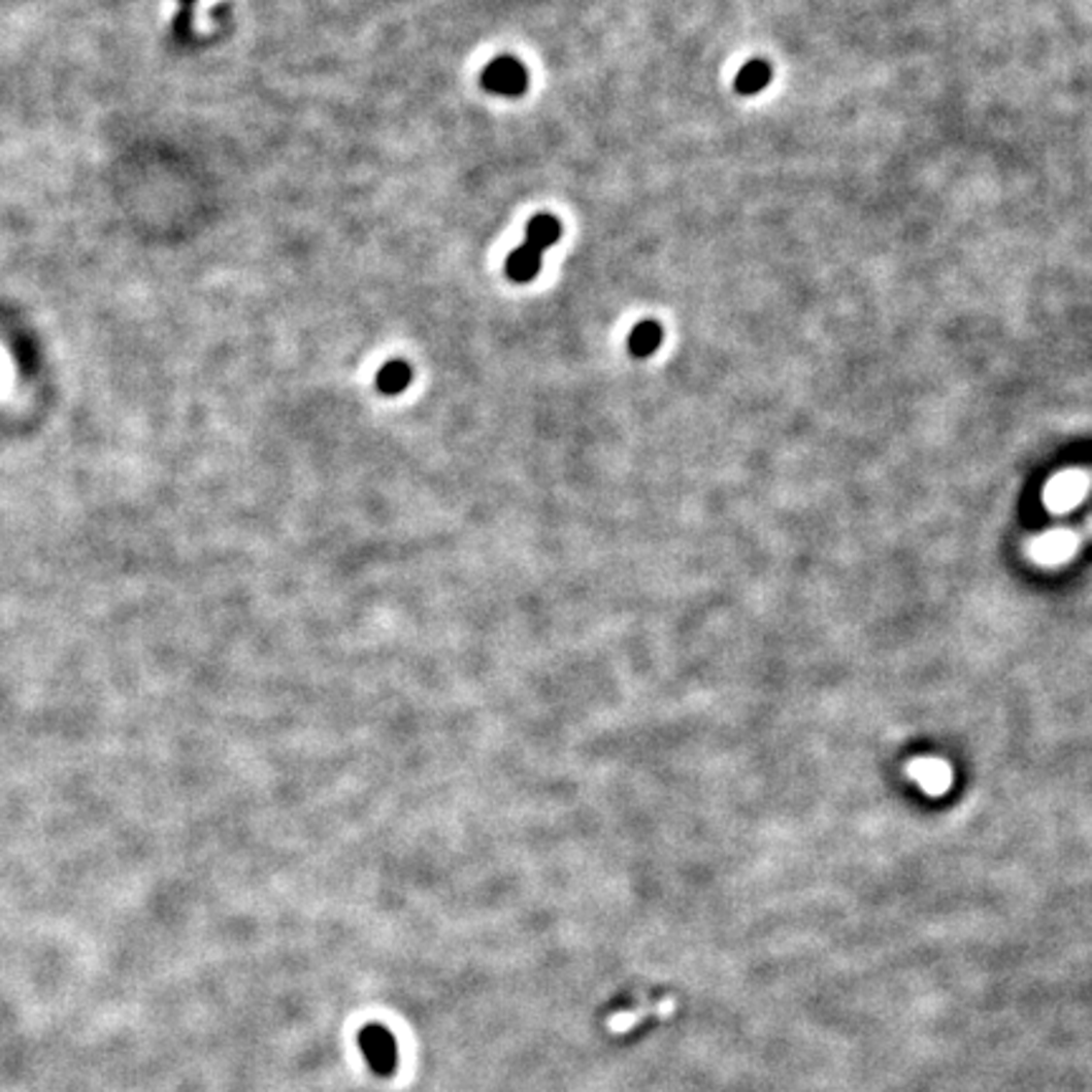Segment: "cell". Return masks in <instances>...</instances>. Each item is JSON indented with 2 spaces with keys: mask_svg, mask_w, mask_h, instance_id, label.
Wrapping results in <instances>:
<instances>
[{
  "mask_svg": "<svg viewBox=\"0 0 1092 1092\" xmlns=\"http://www.w3.org/2000/svg\"><path fill=\"white\" fill-rule=\"evenodd\" d=\"M559 235H562V223H559V218L547 216V212L534 216L529 221V226H526V240H531V243H536L544 251L557 243Z\"/></svg>",
  "mask_w": 1092,
  "mask_h": 1092,
  "instance_id": "8",
  "label": "cell"
},
{
  "mask_svg": "<svg viewBox=\"0 0 1092 1092\" xmlns=\"http://www.w3.org/2000/svg\"><path fill=\"white\" fill-rule=\"evenodd\" d=\"M541 254L544 249H539L531 240H524L506 259V276L517 284H529L541 271Z\"/></svg>",
  "mask_w": 1092,
  "mask_h": 1092,
  "instance_id": "6",
  "label": "cell"
},
{
  "mask_svg": "<svg viewBox=\"0 0 1092 1092\" xmlns=\"http://www.w3.org/2000/svg\"><path fill=\"white\" fill-rule=\"evenodd\" d=\"M1088 475L1083 470H1062L1047 484L1045 506L1052 514H1069L1083 503L1088 494Z\"/></svg>",
  "mask_w": 1092,
  "mask_h": 1092,
  "instance_id": "2",
  "label": "cell"
},
{
  "mask_svg": "<svg viewBox=\"0 0 1092 1092\" xmlns=\"http://www.w3.org/2000/svg\"><path fill=\"white\" fill-rule=\"evenodd\" d=\"M769 78H771L769 66H766L764 61H752V64H747L741 71H738L736 89L741 94H756V92H761L766 84H769Z\"/></svg>",
  "mask_w": 1092,
  "mask_h": 1092,
  "instance_id": "10",
  "label": "cell"
},
{
  "mask_svg": "<svg viewBox=\"0 0 1092 1092\" xmlns=\"http://www.w3.org/2000/svg\"><path fill=\"white\" fill-rule=\"evenodd\" d=\"M1078 534L1069 529H1052L1037 536V539L1029 544V557L1039 564V567H1062L1078 552Z\"/></svg>",
  "mask_w": 1092,
  "mask_h": 1092,
  "instance_id": "3",
  "label": "cell"
},
{
  "mask_svg": "<svg viewBox=\"0 0 1092 1092\" xmlns=\"http://www.w3.org/2000/svg\"><path fill=\"white\" fill-rule=\"evenodd\" d=\"M481 87L498 97H521L529 89V71L517 56H496L481 74Z\"/></svg>",
  "mask_w": 1092,
  "mask_h": 1092,
  "instance_id": "1",
  "label": "cell"
},
{
  "mask_svg": "<svg viewBox=\"0 0 1092 1092\" xmlns=\"http://www.w3.org/2000/svg\"><path fill=\"white\" fill-rule=\"evenodd\" d=\"M410 379H412L410 364L402 360H392L379 369L374 383H377V390L383 392V395H400V392L407 390Z\"/></svg>",
  "mask_w": 1092,
  "mask_h": 1092,
  "instance_id": "7",
  "label": "cell"
},
{
  "mask_svg": "<svg viewBox=\"0 0 1092 1092\" xmlns=\"http://www.w3.org/2000/svg\"><path fill=\"white\" fill-rule=\"evenodd\" d=\"M908 776L928 797H944L954 784V769L936 756H921V759L911 761Z\"/></svg>",
  "mask_w": 1092,
  "mask_h": 1092,
  "instance_id": "5",
  "label": "cell"
},
{
  "mask_svg": "<svg viewBox=\"0 0 1092 1092\" xmlns=\"http://www.w3.org/2000/svg\"><path fill=\"white\" fill-rule=\"evenodd\" d=\"M193 5L195 0H180V13H177V21H175V33L177 38H188L190 36V21H193Z\"/></svg>",
  "mask_w": 1092,
  "mask_h": 1092,
  "instance_id": "11",
  "label": "cell"
},
{
  "mask_svg": "<svg viewBox=\"0 0 1092 1092\" xmlns=\"http://www.w3.org/2000/svg\"><path fill=\"white\" fill-rule=\"evenodd\" d=\"M660 341H663V329H660L658 322H653L651 319V322H640L635 329H632L630 339H627V346H630V352L635 357H648L658 350Z\"/></svg>",
  "mask_w": 1092,
  "mask_h": 1092,
  "instance_id": "9",
  "label": "cell"
},
{
  "mask_svg": "<svg viewBox=\"0 0 1092 1092\" xmlns=\"http://www.w3.org/2000/svg\"><path fill=\"white\" fill-rule=\"evenodd\" d=\"M360 1047L364 1060L369 1062L372 1072L392 1074L397 1067V1041L390 1034V1029L379 1024H369L360 1032Z\"/></svg>",
  "mask_w": 1092,
  "mask_h": 1092,
  "instance_id": "4",
  "label": "cell"
}]
</instances>
